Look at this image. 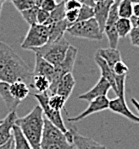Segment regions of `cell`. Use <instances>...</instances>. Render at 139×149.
Listing matches in <instances>:
<instances>
[{
  "instance_id": "obj_1",
  "label": "cell",
  "mask_w": 139,
  "mask_h": 149,
  "mask_svg": "<svg viewBox=\"0 0 139 149\" xmlns=\"http://www.w3.org/2000/svg\"><path fill=\"white\" fill-rule=\"evenodd\" d=\"M33 71L12 47L0 41V81L13 83L24 81L30 87Z\"/></svg>"
},
{
  "instance_id": "obj_2",
  "label": "cell",
  "mask_w": 139,
  "mask_h": 149,
  "mask_svg": "<svg viewBox=\"0 0 139 149\" xmlns=\"http://www.w3.org/2000/svg\"><path fill=\"white\" fill-rule=\"evenodd\" d=\"M15 125L20 128L32 149H40L44 127V114L39 105L34 107L26 116L17 118Z\"/></svg>"
},
{
  "instance_id": "obj_3",
  "label": "cell",
  "mask_w": 139,
  "mask_h": 149,
  "mask_svg": "<svg viewBox=\"0 0 139 149\" xmlns=\"http://www.w3.org/2000/svg\"><path fill=\"white\" fill-rule=\"evenodd\" d=\"M40 149H75V146L68 142L64 132L44 117Z\"/></svg>"
},
{
  "instance_id": "obj_4",
  "label": "cell",
  "mask_w": 139,
  "mask_h": 149,
  "mask_svg": "<svg viewBox=\"0 0 139 149\" xmlns=\"http://www.w3.org/2000/svg\"><path fill=\"white\" fill-rule=\"evenodd\" d=\"M69 47V42L63 37L62 39L55 41V42H48L42 47L34 48L32 51L44 58L52 65L56 66L65 58V55Z\"/></svg>"
},
{
  "instance_id": "obj_5",
  "label": "cell",
  "mask_w": 139,
  "mask_h": 149,
  "mask_svg": "<svg viewBox=\"0 0 139 149\" xmlns=\"http://www.w3.org/2000/svg\"><path fill=\"white\" fill-rule=\"evenodd\" d=\"M67 32L74 37L98 41L103 39L104 35L95 18H91L86 21L77 22V23L68 27Z\"/></svg>"
},
{
  "instance_id": "obj_6",
  "label": "cell",
  "mask_w": 139,
  "mask_h": 149,
  "mask_svg": "<svg viewBox=\"0 0 139 149\" xmlns=\"http://www.w3.org/2000/svg\"><path fill=\"white\" fill-rule=\"evenodd\" d=\"M49 41L48 27L45 25L35 24L31 25L25 36L21 47L26 50H33L34 48H39L47 44Z\"/></svg>"
},
{
  "instance_id": "obj_7",
  "label": "cell",
  "mask_w": 139,
  "mask_h": 149,
  "mask_svg": "<svg viewBox=\"0 0 139 149\" xmlns=\"http://www.w3.org/2000/svg\"><path fill=\"white\" fill-rule=\"evenodd\" d=\"M34 97L36 98V100L39 103V106L42 108L43 114H44V117L49 120L50 122L53 125H55L56 127H58L59 129L62 132L68 131V129L66 128L64 124V121H63L62 115H61L60 111H55L52 108H50L48 105V92L47 93H34Z\"/></svg>"
},
{
  "instance_id": "obj_8",
  "label": "cell",
  "mask_w": 139,
  "mask_h": 149,
  "mask_svg": "<svg viewBox=\"0 0 139 149\" xmlns=\"http://www.w3.org/2000/svg\"><path fill=\"white\" fill-rule=\"evenodd\" d=\"M77 53H78V49H77L76 47L70 45V47L68 48V50H67V53L65 55V58L63 59L58 65L55 66L53 78H52L51 83H50V88L55 86L56 84H57V82L62 78L64 75L68 74V73H72L73 68H74L75 60H76Z\"/></svg>"
},
{
  "instance_id": "obj_9",
  "label": "cell",
  "mask_w": 139,
  "mask_h": 149,
  "mask_svg": "<svg viewBox=\"0 0 139 149\" xmlns=\"http://www.w3.org/2000/svg\"><path fill=\"white\" fill-rule=\"evenodd\" d=\"M120 0H117L110 8L109 11L108 17H107L105 26H104V33L106 34L107 38H108L109 46L110 48H117L118 46V41H119V35H118L117 29H116V23H117L118 19H119V15H118V4H119Z\"/></svg>"
},
{
  "instance_id": "obj_10",
  "label": "cell",
  "mask_w": 139,
  "mask_h": 149,
  "mask_svg": "<svg viewBox=\"0 0 139 149\" xmlns=\"http://www.w3.org/2000/svg\"><path fill=\"white\" fill-rule=\"evenodd\" d=\"M109 101H110V100L107 98V96H101V97L96 98V99L90 101L87 108L84 110V111H82L79 115L75 116V117H72V118H67L68 121H69V122H78V121L88 117V116L92 115V114H94V113L109 109Z\"/></svg>"
},
{
  "instance_id": "obj_11",
  "label": "cell",
  "mask_w": 139,
  "mask_h": 149,
  "mask_svg": "<svg viewBox=\"0 0 139 149\" xmlns=\"http://www.w3.org/2000/svg\"><path fill=\"white\" fill-rule=\"evenodd\" d=\"M75 86V79L72 73L64 75L54 87L49 89L50 94H58L65 98L66 100L70 97Z\"/></svg>"
},
{
  "instance_id": "obj_12",
  "label": "cell",
  "mask_w": 139,
  "mask_h": 149,
  "mask_svg": "<svg viewBox=\"0 0 139 149\" xmlns=\"http://www.w3.org/2000/svg\"><path fill=\"white\" fill-rule=\"evenodd\" d=\"M109 110L112 111L113 113L124 116L128 120L133 121L135 123H139V117L132 113L131 110L128 108L125 97H118L117 96L114 99L110 100L109 101Z\"/></svg>"
},
{
  "instance_id": "obj_13",
  "label": "cell",
  "mask_w": 139,
  "mask_h": 149,
  "mask_svg": "<svg viewBox=\"0 0 139 149\" xmlns=\"http://www.w3.org/2000/svg\"><path fill=\"white\" fill-rule=\"evenodd\" d=\"M16 111L9 112L4 119L0 120V145H3L13 138L12 129L17 119Z\"/></svg>"
},
{
  "instance_id": "obj_14",
  "label": "cell",
  "mask_w": 139,
  "mask_h": 149,
  "mask_svg": "<svg viewBox=\"0 0 139 149\" xmlns=\"http://www.w3.org/2000/svg\"><path fill=\"white\" fill-rule=\"evenodd\" d=\"M110 89H111L110 83H109L105 78L100 77V79L94 85V87H92L87 92L79 95V99L90 102V101H92V100L96 99V98L101 97V96H106Z\"/></svg>"
},
{
  "instance_id": "obj_15",
  "label": "cell",
  "mask_w": 139,
  "mask_h": 149,
  "mask_svg": "<svg viewBox=\"0 0 139 149\" xmlns=\"http://www.w3.org/2000/svg\"><path fill=\"white\" fill-rule=\"evenodd\" d=\"M117 0H101V1L95 2L94 4V18L98 22L99 27L101 31H104V26H105L107 17H108L109 11L113 4ZM104 33V32H103Z\"/></svg>"
},
{
  "instance_id": "obj_16",
  "label": "cell",
  "mask_w": 139,
  "mask_h": 149,
  "mask_svg": "<svg viewBox=\"0 0 139 149\" xmlns=\"http://www.w3.org/2000/svg\"><path fill=\"white\" fill-rule=\"evenodd\" d=\"M55 66L46 61L38 54H35V66H34L33 75H41L49 79L50 83L53 78Z\"/></svg>"
},
{
  "instance_id": "obj_17",
  "label": "cell",
  "mask_w": 139,
  "mask_h": 149,
  "mask_svg": "<svg viewBox=\"0 0 139 149\" xmlns=\"http://www.w3.org/2000/svg\"><path fill=\"white\" fill-rule=\"evenodd\" d=\"M73 133V144L75 149H106L104 145L93 140L92 138L80 135L75 128H71Z\"/></svg>"
},
{
  "instance_id": "obj_18",
  "label": "cell",
  "mask_w": 139,
  "mask_h": 149,
  "mask_svg": "<svg viewBox=\"0 0 139 149\" xmlns=\"http://www.w3.org/2000/svg\"><path fill=\"white\" fill-rule=\"evenodd\" d=\"M0 97L5 103L6 107H7L9 112L16 111L17 107L21 102L15 99L10 93V84L6 83V82L0 81Z\"/></svg>"
},
{
  "instance_id": "obj_19",
  "label": "cell",
  "mask_w": 139,
  "mask_h": 149,
  "mask_svg": "<svg viewBox=\"0 0 139 149\" xmlns=\"http://www.w3.org/2000/svg\"><path fill=\"white\" fill-rule=\"evenodd\" d=\"M95 62L98 65L100 71H101V77L105 78L107 81L110 83L111 88L113 89V91L116 93V83H115V74L113 72V70L109 67V65L106 63V61L103 58L99 56L98 54H95Z\"/></svg>"
},
{
  "instance_id": "obj_20",
  "label": "cell",
  "mask_w": 139,
  "mask_h": 149,
  "mask_svg": "<svg viewBox=\"0 0 139 149\" xmlns=\"http://www.w3.org/2000/svg\"><path fill=\"white\" fill-rule=\"evenodd\" d=\"M49 32V41L48 42H55L64 37V33L67 31L68 23L66 20H61L59 22H55L50 25H47Z\"/></svg>"
},
{
  "instance_id": "obj_21",
  "label": "cell",
  "mask_w": 139,
  "mask_h": 149,
  "mask_svg": "<svg viewBox=\"0 0 139 149\" xmlns=\"http://www.w3.org/2000/svg\"><path fill=\"white\" fill-rule=\"evenodd\" d=\"M96 53L106 61V63L111 69L115 65V63L121 61V54L117 48H101V49H98Z\"/></svg>"
},
{
  "instance_id": "obj_22",
  "label": "cell",
  "mask_w": 139,
  "mask_h": 149,
  "mask_svg": "<svg viewBox=\"0 0 139 149\" xmlns=\"http://www.w3.org/2000/svg\"><path fill=\"white\" fill-rule=\"evenodd\" d=\"M10 93L19 102L29 95V85L24 81H15L10 84Z\"/></svg>"
},
{
  "instance_id": "obj_23",
  "label": "cell",
  "mask_w": 139,
  "mask_h": 149,
  "mask_svg": "<svg viewBox=\"0 0 139 149\" xmlns=\"http://www.w3.org/2000/svg\"><path fill=\"white\" fill-rule=\"evenodd\" d=\"M13 142H14V149H32L29 142L26 140L23 133L17 125H14L12 129Z\"/></svg>"
},
{
  "instance_id": "obj_24",
  "label": "cell",
  "mask_w": 139,
  "mask_h": 149,
  "mask_svg": "<svg viewBox=\"0 0 139 149\" xmlns=\"http://www.w3.org/2000/svg\"><path fill=\"white\" fill-rule=\"evenodd\" d=\"M31 87H33L37 93H47L50 88V81L48 78L41 75H33Z\"/></svg>"
},
{
  "instance_id": "obj_25",
  "label": "cell",
  "mask_w": 139,
  "mask_h": 149,
  "mask_svg": "<svg viewBox=\"0 0 139 149\" xmlns=\"http://www.w3.org/2000/svg\"><path fill=\"white\" fill-rule=\"evenodd\" d=\"M65 12H66L65 2H63V1L59 2L57 4V6H56V8L54 9L52 12H50L49 19H48V21L46 22L45 26L50 25L52 23H55V22H59V21H61V20H64L65 19Z\"/></svg>"
},
{
  "instance_id": "obj_26",
  "label": "cell",
  "mask_w": 139,
  "mask_h": 149,
  "mask_svg": "<svg viewBox=\"0 0 139 149\" xmlns=\"http://www.w3.org/2000/svg\"><path fill=\"white\" fill-rule=\"evenodd\" d=\"M132 28H133V26H132L130 19L119 17L117 23H116V29H117L119 38H124V37H126L127 35H129Z\"/></svg>"
},
{
  "instance_id": "obj_27",
  "label": "cell",
  "mask_w": 139,
  "mask_h": 149,
  "mask_svg": "<svg viewBox=\"0 0 139 149\" xmlns=\"http://www.w3.org/2000/svg\"><path fill=\"white\" fill-rule=\"evenodd\" d=\"M118 15L120 18L130 19L133 16V4L129 0H120L118 4Z\"/></svg>"
},
{
  "instance_id": "obj_28",
  "label": "cell",
  "mask_w": 139,
  "mask_h": 149,
  "mask_svg": "<svg viewBox=\"0 0 139 149\" xmlns=\"http://www.w3.org/2000/svg\"><path fill=\"white\" fill-rule=\"evenodd\" d=\"M66 99L63 96L58 94H50L48 95V105L50 108H52L55 111H62V109L65 106Z\"/></svg>"
},
{
  "instance_id": "obj_29",
  "label": "cell",
  "mask_w": 139,
  "mask_h": 149,
  "mask_svg": "<svg viewBox=\"0 0 139 149\" xmlns=\"http://www.w3.org/2000/svg\"><path fill=\"white\" fill-rule=\"evenodd\" d=\"M38 9L39 7H33V8H30L28 10H25V11H22L21 15L23 17V19L25 21L27 22L29 25H35L37 24V13H38Z\"/></svg>"
},
{
  "instance_id": "obj_30",
  "label": "cell",
  "mask_w": 139,
  "mask_h": 149,
  "mask_svg": "<svg viewBox=\"0 0 139 149\" xmlns=\"http://www.w3.org/2000/svg\"><path fill=\"white\" fill-rule=\"evenodd\" d=\"M91 18H94V8L91 7V6L82 4L81 8L79 9V16L77 22L86 21V20L91 19Z\"/></svg>"
},
{
  "instance_id": "obj_31",
  "label": "cell",
  "mask_w": 139,
  "mask_h": 149,
  "mask_svg": "<svg viewBox=\"0 0 139 149\" xmlns=\"http://www.w3.org/2000/svg\"><path fill=\"white\" fill-rule=\"evenodd\" d=\"M14 7L17 9L19 12H22V11L28 10L30 8L35 7V2L34 0H14L12 1ZM37 7V6H36Z\"/></svg>"
},
{
  "instance_id": "obj_32",
  "label": "cell",
  "mask_w": 139,
  "mask_h": 149,
  "mask_svg": "<svg viewBox=\"0 0 139 149\" xmlns=\"http://www.w3.org/2000/svg\"><path fill=\"white\" fill-rule=\"evenodd\" d=\"M113 72H114L115 75H118V76H122V75H127L128 73V66L126 65L123 61H118L117 63H115V65L113 66L112 68Z\"/></svg>"
},
{
  "instance_id": "obj_33",
  "label": "cell",
  "mask_w": 139,
  "mask_h": 149,
  "mask_svg": "<svg viewBox=\"0 0 139 149\" xmlns=\"http://www.w3.org/2000/svg\"><path fill=\"white\" fill-rule=\"evenodd\" d=\"M79 10H66L65 12V20L68 23V27L75 24L78 20Z\"/></svg>"
},
{
  "instance_id": "obj_34",
  "label": "cell",
  "mask_w": 139,
  "mask_h": 149,
  "mask_svg": "<svg viewBox=\"0 0 139 149\" xmlns=\"http://www.w3.org/2000/svg\"><path fill=\"white\" fill-rule=\"evenodd\" d=\"M57 4L58 3L56 2V0H44V1L40 4L39 8L43 9V10H45V11H47V12L50 13L56 8Z\"/></svg>"
},
{
  "instance_id": "obj_35",
  "label": "cell",
  "mask_w": 139,
  "mask_h": 149,
  "mask_svg": "<svg viewBox=\"0 0 139 149\" xmlns=\"http://www.w3.org/2000/svg\"><path fill=\"white\" fill-rule=\"evenodd\" d=\"M49 16H50L49 12H47V11L39 8L38 9V13H37V24L45 25L46 24V22L48 21Z\"/></svg>"
},
{
  "instance_id": "obj_36",
  "label": "cell",
  "mask_w": 139,
  "mask_h": 149,
  "mask_svg": "<svg viewBox=\"0 0 139 149\" xmlns=\"http://www.w3.org/2000/svg\"><path fill=\"white\" fill-rule=\"evenodd\" d=\"M81 6V1H78V0H68V1L65 2L66 10H79Z\"/></svg>"
},
{
  "instance_id": "obj_37",
  "label": "cell",
  "mask_w": 139,
  "mask_h": 149,
  "mask_svg": "<svg viewBox=\"0 0 139 149\" xmlns=\"http://www.w3.org/2000/svg\"><path fill=\"white\" fill-rule=\"evenodd\" d=\"M130 42L133 46L139 47V28H132L131 32L129 33Z\"/></svg>"
},
{
  "instance_id": "obj_38",
  "label": "cell",
  "mask_w": 139,
  "mask_h": 149,
  "mask_svg": "<svg viewBox=\"0 0 139 149\" xmlns=\"http://www.w3.org/2000/svg\"><path fill=\"white\" fill-rule=\"evenodd\" d=\"M131 23L133 28H139V17H136V16H132L130 18Z\"/></svg>"
},
{
  "instance_id": "obj_39",
  "label": "cell",
  "mask_w": 139,
  "mask_h": 149,
  "mask_svg": "<svg viewBox=\"0 0 139 149\" xmlns=\"http://www.w3.org/2000/svg\"><path fill=\"white\" fill-rule=\"evenodd\" d=\"M13 143H14V142H13V138H12L8 142H6L5 144H3V145H0V149H11L13 146Z\"/></svg>"
},
{
  "instance_id": "obj_40",
  "label": "cell",
  "mask_w": 139,
  "mask_h": 149,
  "mask_svg": "<svg viewBox=\"0 0 139 149\" xmlns=\"http://www.w3.org/2000/svg\"><path fill=\"white\" fill-rule=\"evenodd\" d=\"M81 3L84 5H88L91 7H94V0H81Z\"/></svg>"
},
{
  "instance_id": "obj_41",
  "label": "cell",
  "mask_w": 139,
  "mask_h": 149,
  "mask_svg": "<svg viewBox=\"0 0 139 149\" xmlns=\"http://www.w3.org/2000/svg\"><path fill=\"white\" fill-rule=\"evenodd\" d=\"M133 16L139 17V4H134L133 5Z\"/></svg>"
},
{
  "instance_id": "obj_42",
  "label": "cell",
  "mask_w": 139,
  "mask_h": 149,
  "mask_svg": "<svg viewBox=\"0 0 139 149\" xmlns=\"http://www.w3.org/2000/svg\"><path fill=\"white\" fill-rule=\"evenodd\" d=\"M131 102L133 103V105L135 106V108L137 109V111L139 112V102L135 99V98H131Z\"/></svg>"
},
{
  "instance_id": "obj_43",
  "label": "cell",
  "mask_w": 139,
  "mask_h": 149,
  "mask_svg": "<svg viewBox=\"0 0 139 149\" xmlns=\"http://www.w3.org/2000/svg\"><path fill=\"white\" fill-rule=\"evenodd\" d=\"M43 1H44V0H34V2H35V5L37 6V7H39L40 4L42 3Z\"/></svg>"
},
{
  "instance_id": "obj_44",
  "label": "cell",
  "mask_w": 139,
  "mask_h": 149,
  "mask_svg": "<svg viewBox=\"0 0 139 149\" xmlns=\"http://www.w3.org/2000/svg\"><path fill=\"white\" fill-rule=\"evenodd\" d=\"M4 1L3 0H0V15H1V11H2V6H3Z\"/></svg>"
},
{
  "instance_id": "obj_45",
  "label": "cell",
  "mask_w": 139,
  "mask_h": 149,
  "mask_svg": "<svg viewBox=\"0 0 139 149\" xmlns=\"http://www.w3.org/2000/svg\"><path fill=\"white\" fill-rule=\"evenodd\" d=\"M129 1H130L133 5L134 4H139V0H129Z\"/></svg>"
},
{
  "instance_id": "obj_46",
  "label": "cell",
  "mask_w": 139,
  "mask_h": 149,
  "mask_svg": "<svg viewBox=\"0 0 139 149\" xmlns=\"http://www.w3.org/2000/svg\"><path fill=\"white\" fill-rule=\"evenodd\" d=\"M63 2H66V1H68V0H62ZM78 1H81V0H78Z\"/></svg>"
},
{
  "instance_id": "obj_47",
  "label": "cell",
  "mask_w": 139,
  "mask_h": 149,
  "mask_svg": "<svg viewBox=\"0 0 139 149\" xmlns=\"http://www.w3.org/2000/svg\"><path fill=\"white\" fill-rule=\"evenodd\" d=\"M11 149H14V143H13V146H12V148Z\"/></svg>"
},
{
  "instance_id": "obj_48",
  "label": "cell",
  "mask_w": 139,
  "mask_h": 149,
  "mask_svg": "<svg viewBox=\"0 0 139 149\" xmlns=\"http://www.w3.org/2000/svg\"><path fill=\"white\" fill-rule=\"evenodd\" d=\"M8 1H11V2H12V1H14V0H8Z\"/></svg>"
},
{
  "instance_id": "obj_49",
  "label": "cell",
  "mask_w": 139,
  "mask_h": 149,
  "mask_svg": "<svg viewBox=\"0 0 139 149\" xmlns=\"http://www.w3.org/2000/svg\"><path fill=\"white\" fill-rule=\"evenodd\" d=\"M3 1H7V0H3Z\"/></svg>"
}]
</instances>
